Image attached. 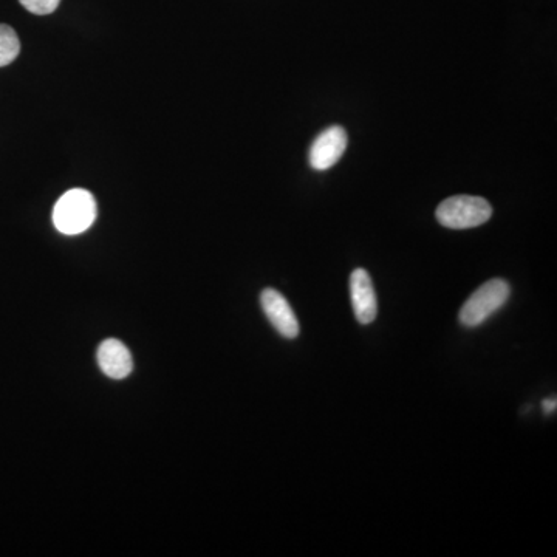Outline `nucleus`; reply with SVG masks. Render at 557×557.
Masks as SVG:
<instances>
[{
  "instance_id": "6e6552de",
  "label": "nucleus",
  "mask_w": 557,
  "mask_h": 557,
  "mask_svg": "<svg viewBox=\"0 0 557 557\" xmlns=\"http://www.w3.org/2000/svg\"><path fill=\"white\" fill-rule=\"evenodd\" d=\"M19 52H21V42L16 31L10 25L0 24V67L11 64L18 58Z\"/></svg>"
},
{
  "instance_id": "39448f33",
  "label": "nucleus",
  "mask_w": 557,
  "mask_h": 557,
  "mask_svg": "<svg viewBox=\"0 0 557 557\" xmlns=\"http://www.w3.org/2000/svg\"><path fill=\"white\" fill-rule=\"evenodd\" d=\"M260 305H262L268 321L279 335L287 339L298 338L301 327H299V321L294 315L293 308L284 298V294L274 288H265L260 294Z\"/></svg>"
},
{
  "instance_id": "9d476101",
  "label": "nucleus",
  "mask_w": 557,
  "mask_h": 557,
  "mask_svg": "<svg viewBox=\"0 0 557 557\" xmlns=\"http://www.w3.org/2000/svg\"><path fill=\"white\" fill-rule=\"evenodd\" d=\"M542 407H544L545 414L550 415L551 412L556 411V407H557L556 398H553V400H545L544 403H542Z\"/></svg>"
},
{
  "instance_id": "7ed1b4c3",
  "label": "nucleus",
  "mask_w": 557,
  "mask_h": 557,
  "mask_svg": "<svg viewBox=\"0 0 557 557\" xmlns=\"http://www.w3.org/2000/svg\"><path fill=\"white\" fill-rule=\"evenodd\" d=\"M435 217L445 228L469 229L488 222L493 217V208L482 197L455 195L438 205Z\"/></svg>"
},
{
  "instance_id": "f257e3e1",
  "label": "nucleus",
  "mask_w": 557,
  "mask_h": 557,
  "mask_svg": "<svg viewBox=\"0 0 557 557\" xmlns=\"http://www.w3.org/2000/svg\"><path fill=\"white\" fill-rule=\"evenodd\" d=\"M96 219L95 197L86 189H70L53 208V223L59 233L76 236L84 233Z\"/></svg>"
},
{
  "instance_id": "20e7f679",
  "label": "nucleus",
  "mask_w": 557,
  "mask_h": 557,
  "mask_svg": "<svg viewBox=\"0 0 557 557\" xmlns=\"http://www.w3.org/2000/svg\"><path fill=\"white\" fill-rule=\"evenodd\" d=\"M349 137L344 127L330 126L315 138L308 152L310 166L316 171H327L341 160L346 152Z\"/></svg>"
},
{
  "instance_id": "f03ea898",
  "label": "nucleus",
  "mask_w": 557,
  "mask_h": 557,
  "mask_svg": "<svg viewBox=\"0 0 557 557\" xmlns=\"http://www.w3.org/2000/svg\"><path fill=\"white\" fill-rule=\"evenodd\" d=\"M510 296L511 287L505 279L497 277V279L485 282L463 304L460 315H458L460 324L465 325L468 329L479 327L483 322L488 321L494 313H497L500 308L505 307Z\"/></svg>"
},
{
  "instance_id": "0eeeda50",
  "label": "nucleus",
  "mask_w": 557,
  "mask_h": 557,
  "mask_svg": "<svg viewBox=\"0 0 557 557\" xmlns=\"http://www.w3.org/2000/svg\"><path fill=\"white\" fill-rule=\"evenodd\" d=\"M96 359L103 373L113 380H123L134 370V361L129 349L118 339H106L101 342Z\"/></svg>"
},
{
  "instance_id": "423d86ee",
  "label": "nucleus",
  "mask_w": 557,
  "mask_h": 557,
  "mask_svg": "<svg viewBox=\"0 0 557 557\" xmlns=\"http://www.w3.org/2000/svg\"><path fill=\"white\" fill-rule=\"evenodd\" d=\"M350 298L353 313L359 324H372L378 315V299L370 274L364 268H358L350 276Z\"/></svg>"
},
{
  "instance_id": "1a4fd4ad",
  "label": "nucleus",
  "mask_w": 557,
  "mask_h": 557,
  "mask_svg": "<svg viewBox=\"0 0 557 557\" xmlns=\"http://www.w3.org/2000/svg\"><path fill=\"white\" fill-rule=\"evenodd\" d=\"M19 2L30 13L45 16V14L53 13L59 7L61 0H19Z\"/></svg>"
}]
</instances>
